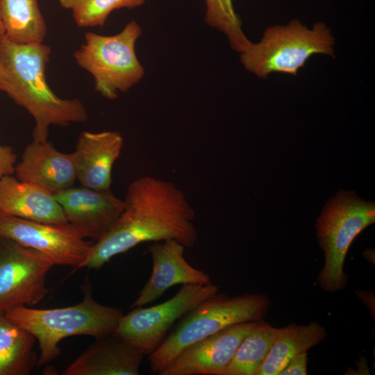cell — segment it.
<instances>
[{
    "mask_svg": "<svg viewBox=\"0 0 375 375\" xmlns=\"http://www.w3.org/2000/svg\"><path fill=\"white\" fill-rule=\"evenodd\" d=\"M145 0H59L60 6L72 11L77 26H103L110 13L118 9H132Z\"/></svg>",
    "mask_w": 375,
    "mask_h": 375,
    "instance_id": "22",
    "label": "cell"
},
{
    "mask_svg": "<svg viewBox=\"0 0 375 375\" xmlns=\"http://www.w3.org/2000/svg\"><path fill=\"white\" fill-rule=\"evenodd\" d=\"M142 33L139 24L133 20L116 35L85 34V42L74 53V58L92 76L94 89L102 97L115 99L119 93L128 92L144 77V68L135 52Z\"/></svg>",
    "mask_w": 375,
    "mask_h": 375,
    "instance_id": "6",
    "label": "cell"
},
{
    "mask_svg": "<svg viewBox=\"0 0 375 375\" xmlns=\"http://www.w3.org/2000/svg\"><path fill=\"white\" fill-rule=\"evenodd\" d=\"M4 35L3 28L0 18V38Z\"/></svg>",
    "mask_w": 375,
    "mask_h": 375,
    "instance_id": "26",
    "label": "cell"
},
{
    "mask_svg": "<svg viewBox=\"0 0 375 375\" xmlns=\"http://www.w3.org/2000/svg\"><path fill=\"white\" fill-rule=\"evenodd\" d=\"M375 206L355 194L340 192L324 208L317 220V238L324 251V265L318 276L322 290L333 292L345 288L344 262L356 237L374 223Z\"/></svg>",
    "mask_w": 375,
    "mask_h": 375,
    "instance_id": "7",
    "label": "cell"
},
{
    "mask_svg": "<svg viewBox=\"0 0 375 375\" xmlns=\"http://www.w3.org/2000/svg\"><path fill=\"white\" fill-rule=\"evenodd\" d=\"M256 321L234 324L182 350L160 375H225L236 350Z\"/></svg>",
    "mask_w": 375,
    "mask_h": 375,
    "instance_id": "12",
    "label": "cell"
},
{
    "mask_svg": "<svg viewBox=\"0 0 375 375\" xmlns=\"http://www.w3.org/2000/svg\"><path fill=\"white\" fill-rule=\"evenodd\" d=\"M307 352L293 357L281 371L278 375H306Z\"/></svg>",
    "mask_w": 375,
    "mask_h": 375,
    "instance_id": "25",
    "label": "cell"
},
{
    "mask_svg": "<svg viewBox=\"0 0 375 375\" xmlns=\"http://www.w3.org/2000/svg\"><path fill=\"white\" fill-rule=\"evenodd\" d=\"M334 44L335 39L324 22H317L310 29L294 19L285 25L269 26L259 42H251L240 53V61L247 71L260 78L274 72L297 76L313 55L333 57Z\"/></svg>",
    "mask_w": 375,
    "mask_h": 375,
    "instance_id": "5",
    "label": "cell"
},
{
    "mask_svg": "<svg viewBox=\"0 0 375 375\" xmlns=\"http://www.w3.org/2000/svg\"><path fill=\"white\" fill-rule=\"evenodd\" d=\"M0 237L41 251L55 265H69L72 272L88 256L92 243L68 226H55L0 211Z\"/></svg>",
    "mask_w": 375,
    "mask_h": 375,
    "instance_id": "10",
    "label": "cell"
},
{
    "mask_svg": "<svg viewBox=\"0 0 375 375\" xmlns=\"http://www.w3.org/2000/svg\"><path fill=\"white\" fill-rule=\"evenodd\" d=\"M123 144L124 138L118 131H83L74 152L76 180L85 188L110 190L112 166Z\"/></svg>",
    "mask_w": 375,
    "mask_h": 375,
    "instance_id": "15",
    "label": "cell"
},
{
    "mask_svg": "<svg viewBox=\"0 0 375 375\" xmlns=\"http://www.w3.org/2000/svg\"><path fill=\"white\" fill-rule=\"evenodd\" d=\"M144 356L133 346L110 333L95 342L72 361L64 375H138Z\"/></svg>",
    "mask_w": 375,
    "mask_h": 375,
    "instance_id": "16",
    "label": "cell"
},
{
    "mask_svg": "<svg viewBox=\"0 0 375 375\" xmlns=\"http://www.w3.org/2000/svg\"><path fill=\"white\" fill-rule=\"evenodd\" d=\"M82 289V301L71 306L39 309L18 306L5 312L38 341L39 365L48 364L58 356V344L62 340L73 335L96 339L113 333L118 326L124 315L122 310L96 301L88 277Z\"/></svg>",
    "mask_w": 375,
    "mask_h": 375,
    "instance_id": "3",
    "label": "cell"
},
{
    "mask_svg": "<svg viewBox=\"0 0 375 375\" xmlns=\"http://www.w3.org/2000/svg\"><path fill=\"white\" fill-rule=\"evenodd\" d=\"M68 224L81 238L97 241L121 216L124 201L111 190L98 191L81 185L54 194Z\"/></svg>",
    "mask_w": 375,
    "mask_h": 375,
    "instance_id": "11",
    "label": "cell"
},
{
    "mask_svg": "<svg viewBox=\"0 0 375 375\" xmlns=\"http://www.w3.org/2000/svg\"><path fill=\"white\" fill-rule=\"evenodd\" d=\"M0 211L47 224L69 225L54 194L13 174L0 177Z\"/></svg>",
    "mask_w": 375,
    "mask_h": 375,
    "instance_id": "17",
    "label": "cell"
},
{
    "mask_svg": "<svg viewBox=\"0 0 375 375\" xmlns=\"http://www.w3.org/2000/svg\"><path fill=\"white\" fill-rule=\"evenodd\" d=\"M217 292L218 287L212 283L183 285L168 300L150 307H135L124 315L112 333L148 356L162 343L174 322Z\"/></svg>",
    "mask_w": 375,
    "mask_h": 375,
    "instance_id": "8",
    "label": "cell"
},
{
    "mask_svg": "<svg viewBox=\"0 0 375 375\" xmlns=\"http://www.w3.org/2000/svg\"><path fill=\"white\" fill-rule=\"evenodd\" d=\"M36 338L0 313V375H28L38 362L34 351Z\"/></svg>",
    "mask_w": 375,
    "mask_h": 375,
    "instance_id": "19",
    "label": "cell"
},
{
    "mask_svg": "<svg viewBox=\"0 0 375 375\" xmlns=\"http://www.w3.org/2000/svg\"><path fill=\"white\" fill-rule=\"evenodd\" d=\"M326 335L325 328L317 322L278 328L270 351L255 375H278L293 357L320 344Z\"/></svg>",
    "mask_w": 375,
    "mask_h": 375,
    "instance_id": "18",
    "label": "cell"
},
{
    "mask_svg": "<svg viewBox=\"0 0 375 375\" xmlns=\"http://www.w3.org/2000/svg\"><path fill=\"white\" fill-rule=\"evenodd\" d=\"M17 158L12 147L0 143V177L15 174Z\"/></svg>",
    "mask_w": 375,
    "mask_h": 375,
    "instance_id": "24",
    "label": "cell"
},
{
    "mask_svg": "<svg viewBox=\"0 0 375 375\" xmlns=\"http://www.w3.org/2000/svg\"><path fill=\"white\" fill-rule=\"evenodd\" d=\"M153 242L149 246L152 258L150 278L131 308L150 303L176 285H207L211 283L205 272L192 266L185 258V247L174 240Z\"/></svg>",
    "mask_w": 375,
    "mask_h": 375,
    "instance_id": "13",
    "label": "cell"
},
{
    "mask_svg": "<svg viewBox=\"0 0 375 375\" xmlns=\"http://www.w3.org/2000/svg\"><path fill=\"white\" fill-rule=\"evenodd\" d=\"M54 265L41 251L0 237V313L42 301L48 293L46 277Z\"/></svg>",
    "mask_w": 375,
    "mask_h": 375,
    "instance_id": "9",
    "label": "cell"
},
{
    "mask_svg": "<svg viewBox=\"0 0 375 375\" xmlns=\"http://www.w3.org/2000/svg\"><path fill=\"white\" fill-rule=\"evenodd\" d=\"M278 331V328L262 319L256 321L239 345L225 375H255L266 359Z\"/></svg>",
    "mask_w": 375,
    "mask_h": 375,
    "instance_id": "21",
    "label": "cell"
},
{
    "mask_svg": "<svg viewBox=\"0 0 375 375\" xmlns=\"http://www.w3.org/2000/svg\"><path fill=\"white\" fill-rule=\"evenodd\" d=\"M4 35L16 43H42L47 24L38 0H0Z\"/></svg>",
    "mask_w": 375,
    "mask_h": 375,
    "instance_id": "20",
    "label": "cell"
},
{
    "mask_svg": "<svg viewBox=\"0 0 375 375\" xmlns=\"http://www.w3.org/2000/svg\"><path fill=\"white\" fill-rule=\"evenodd\" d=\"M124 210L111 229L92 244L74 269H99L114 256L144 242L174 240L192 247L198 240L195 212L183 192L170 181L142 176L128 187Z\"/></svg>",
    "mask_w": 375,
    "mask_h": 375,
    "instance_id": "1",
    "label": "cell"
},
{
    "mask_svg": "<svg viewBox=\"0 0 375 375\" xmlns=\"http://www.w3.org/2000/svg\"><path fill=\"white\" fill-rule=\"evenodd\" d=\"M206 24L222 32L233 49L241 53L251 44L242 28V22L236 13L233 0H205Z\"/></svg>",
    "mask_w": 375,
    "mask_h": 375,
    "instance_id": "23",
    "label": "cell"
},
{
    "mask_svg": "<svg viewBox=\"0 0 375 375\" xmlns=\"http://www.w3.org/2000/svg\"><path fill=\"white\" fill-rule=\"evenodd\" d=\"M51 49L42 43H16L0 38V90L33 117V140L46 141L51 125L85 122L88 111L78 99H62L50 88L46 68Z\"/></svg>",
    "mask_w": 375,
    "mask_h": 375,
    "instance_id": "2",
    "label": "cell"
},
{
    "mask_svg": "<svg viewBox=\"0 0 375 375\" xmlns=\"http://www.w3.org/2000/svg\"><path fill=\"white\" fill-rule=\"evenodd\" d=\"M15 174L20 181L56 194L74 186L76 180L74 153H62L48 140H33L24 149Z\"/></svg>",
    "mask_w": 375,
    "mask_h": 375,
    "instance_id": "14",
    "label": "cell"
},
{
    "mask_svg": "<svg viewBox=\"0 0 375 375\" xmlns=\"http://www.w3.org/2000/svg\"><path fill=\"white\" fill-rule=\"evenodd\" d=\"M263 294L228 297L215 294L181 318L158 348L148 356L151 371L160 374L185 347L228 326L262 319L269 307Z\"/></svg>",
    "mask_w": 375,
    "mask_h": 375,
    "instance_id": "4",
    "label": "cell"
}]
</instances>
